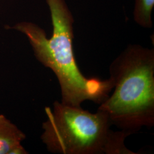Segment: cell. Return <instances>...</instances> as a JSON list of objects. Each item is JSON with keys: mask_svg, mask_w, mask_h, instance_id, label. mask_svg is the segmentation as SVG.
<instances>
[{"mask_svg": "<svg viewBox=\"0 0 154 154\" xmlns=\"http://www.w3.org/2000/svg\"><path fill=\"white\" fill-rule=\"evenodd\" d=\"M46 1L53 25L50 38L32 22H19L11 28L26 37L37 60L54 73L60 85L61 103L73 107H81L88 100L102 103L113 88L112 81L84 76L73 51L74 21L71 11L65 0Z\"/></svg>", "mask_w": 154, "mask_h": 154, "instance_id": "6da1fadb", "label": "cell"}, {"mask_svg": "<svg viewBox=\"0 0 154 154\" xmlns=\"http://www.w3.org/2000/svg\"><path fill=\"white\" fill-rule=\"evenodd\" d=\"M114 89L98 109L130 135L154 125V50L129 45L110 66Z\"/></svg>", "mask_w": 154, "mask_h": 154, "instance_id": "7a4b0ae2", "label": "cell"}, {"mask_svg": "<svg viewBox=\"0 0 154 154\" xmlns=\"http://www.w3.org/2000/svg\"><path fill=\"white\" fill-rule=\"evenodd\" d=\"M41 139L48 150L61 154H135L125 145L130 134L113 131L106 114H95L81 107L64 105L58 101L53 109L45 108Z\"/></svg>", "mask_w": 154, "mask_h": 154, "instance_id": "3957f363", "label": "cell"}, {"mask_svg": "<svg viewBox=\"0 0 154 154\" xmlns=\"http://www.w3.org/2000/svg\"><path fill=\"white\" fill-rule=\"evenodd\" d=\"M25 138V134L16 125L0 114V154H11Z\"/></svg>", "mask_w": 154, "mask_h": 154, "instance_id": "277c9868", "label": "cell"}, {"mask_svg": "<svg viewBox=\"0 0 154 154\" xmlns=\"http://www.w3.org/2000/svg\"><path fill=\"white\" fill-rule=\"evenodd\" d=\"M154 6V0H135L133 12L134 21L143 28H152Z\"/></svg>", "mask_w": 154, "mask_h": 154, "instance_id": "5b68a950", "label": "cell"}, {"mask_svg": "<svg viewBox=\"0 0 154 154\" xmlns=\"http://www.w3.org/2000/svg\"><path fill=\"white\" fill-rule=\"evenodd\" d=\"M28 152L22 146V144L17 146L13 149L10 154H27Z\"/></svg>", "mask_w": 154, "mask_h": 154, "instance_id": "8992f818", "label": "cell"}]
</instances>
